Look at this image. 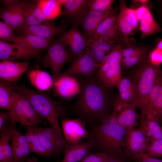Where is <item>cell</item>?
Masks as SVG:
<instances>
[{"label":"cell","instance_id":"cell-1","mask_svg":"<svg viewBox=\"0 0 162 162\" xmlns=\"http://www.w3.org/2000/svg\"><path fill=\"white\" fill-rule=\"evenodd\" d=\"M82 89L71 110L77 118L84 122L88 128L104 122L114 112L116 95L97 78L96 74L80 77Z\"/></svg>","mask_w":162,"mask_h":162},{"label":"cell","instance_id":"cell-2","mask_svg":"<svg viewBox=\"0 0 162 162\" xmlns=\"http://www.w3.org/2000/svg\"><path fill=\"white\" fill-rule=\"evenodd\" d=\"M89 138L93 142L90 150L117 158H125L124 148L126 129L119 125L105 122L88 128Z\"/></svg>","mask_w":162,"mask_h":162},{"label":"cell","instance_id":"cell-3","mask_svg":"<svg viewBox=\"0 0 162 162\" xmlns=\"http://www.w3.org/2000/svg\"><path fill=\"white\" fill-rule=\"evenodd\" d=\"M0 82L24 96L30 101L37 113L46 119L56 130L62 139L65 142L58 122L60 117L65 116L66 108L62 102L53 100L49 95L15 83L11 84L0 79Z\"/></svg>","mask_w":162,"mask_h":162},{"label":"cell","instance_id":"cell-4","mask_svg":"<svg viewBox=\"0 0 162 162\" xmlns=\"http://www.w3.org/2000/svg\"><path fill=\"white\" fill-rule=\"evenodd\" d=\"M148 56L133 68L128 75L132 78L135 84V97L133 103L140 110L141 117L144 113L150 93L162 74L160 66L152 64Z\"/></svg>","mask_w":162,"mask_h":162},{"label":"cell","instance_id":"cell-5","mask_svg":"<svg viewBox=\"0 0 162 162\" xmlns=\"http://www.w3.org/2000/svg\"><path fill=\"white\" fill-rule=\"evenodd\" d=\"M122 43L99 65L96 73L98 79L109 88H113L123 76L121 61Z\"/></svg>","mask_w":162,"mask_h":162},{"label":"cell","instance_id":"cell-6","mask_svg":"<svg viewBox=\"0 0 162 162\" xmlns=\"http://www.w3.org/2000/svg\"><path fill=\"white\" fill-rule=\"evenodd\" d=\"M66 46L58 38L53 39L47 48L45 55L38 58V61L44 67L50 68L53 76L58 75L64 65L67 62H72Z\"/></svg>","mask_w":162,"mask_h":162},{"label":"cell","instance_id":"cell-7","mask_svg":"<svg viewBox=\"0 0 162 162\" xmlns=\"http://www.w3.org/2000/svg\"><path fill=\"white\" fill-rule=\"evenodd\" d=\"M12 124L16 128V123L33 127L41 123L43 118L35 110L28 100L18 93L11 114Z\"/></svg>","mask_w":162,"mask_h":162},{"label":"cell","instance_id":"cell-8","mask_svg":"<svg viewBox=\"0 0 162 162\" xmlns=\"http://www.w3.org/2000/svg\"><path fill=\"white\" fill-rule=\"evenodd\" d=\"M150 141L138 128L126 129L124 148L125 158L136 160L145 153Z\"/></svg>","mask_w":162,"mask_h":162},{"label":"cell","instance_id":"cell-9","mask_svg":"<svg viewBox=\"0 0 162 162\" xmlns=\"http://www.w3.org/2000/svg\"><path fill=\"white\" fill-rule=\"evenodd\" d=\"M52 76L55 95L64 99L70 100L79 94L82 85L81 80L78 77L60 74Z\"/></svg>","mask_w":162,"mask_h":162},{"label":"cell","instance_id":"cell-10","mask_svg":"<svg viewBox=\"0 0 162 162\" xmlns=\"http://www.w3.org/2000/svg\"><path fill=\"white\" fill-rule=\"evenodd\" d=\"M38 136L42 146L52 155H58L64 152L66 142L60 137L52 126L42 128L32 127Z\"/></svg>","mask_w":162,"mask_h":162},{"label":"cell","instance_id":"cell-11","mask_svg":"<svg viewBox=\"0 0 162 162\" xmlns=\"http://www.w3.org/2000/svg\"><path fill=\"white\" fill-rule=\"evenodd\" d=\"M98 69L89 51L87 49L72 62V64L62 75L87 77L95 74Z\"/></svg>","mask_w":162,"mask_h":162},{"label":"cell","instance_id":"cell-12","mask_svg":"<svg viewBox=\"0 0 162 162\" xmlns=\"http://www.w3.org/2000/svg\"><path fill=\"white\" fill-rule=\"evenodd\" d=\"M148 119L162 124V74L157 80L150 93L140 123Z\"/></svg>","mask_w":162,"mask_h":162},{"label":"cell","instance_id":"cell-13","mask_svg":"<svg viewBox=\"0 0 162 162\" xmlns=\"http://www.w3.org/2000/svg\"><path fill=\"white\" fill-rule=\"evenodd\" d=\"M41 52L19 44H11L0 40V59L14 61L28 59L40 56Z\"/></svg>","mask_w":162,"mask_h":162},{"label":"cell","instance_id":"cell-14","mask_svg":"<svg viewBox=\"0 0 162 162\" xmlns=\"http://www.w3.org/2000/svg\"><path fill=\"white\" fill-rule=\"evenodd\" d=\"M136 106L133 103H127L120 100L116 95L114 111L117 114L119 125L127 129L135 128L139 124L141 116L136 111Z\"/></svg>","mask_w":162,"mask_h":162},{"label":"cell","instance_id":"cell-15","mask_svg":"<svg viewBox=\"0 0 162 162\" xmlns=\"http://www.w3.org/2000/svg\"><path fill=\"white\" fill-rule=\"evenodd\" d=\"M60 119L66 143L79 144L82 139H88V132L85 128V123L82 120L78 118Z\"/></svg>","mask_w":162,"mask_h":162},{"label":"cell","instance_id":"cell-16","mask_svg":"<svg viewBox=\"0 0 162 162\" xmlns=\"http://www.w3.org/2000/svg\"><path fill=\"white\" fill-rule=\"evenodd\" d=\"M58 38L69 46L68 50L71 57L72 62L87 47V39L77 28L74 26L60 35Z\"/></svg>","mask_w":162,"mask_h":162},{"label":"cell","instance_id":"cell-17","mask_svg":"<svg viewBox=\"0 0 162 162\" xmlns=\"http://www.w3.org/2000/svg\"><path fill=\"white\" fill-rule=\"evenodd\" d=\"M150 49L148 46H138L131 44L123 48L121 65L122 70L133 68L148 56Z\"/></svg>","mask_w":162,"mask_h":162},{"label":"cell","instance_id":"cell-18","mask_svg":"<svg viewBox=\"0 0 162 162\" xmlns=\"http://www.w3.org/2000/svg\"><path fill=\"white\" fill-rule=\"evenodd\" d=\"M118 45L112 44L101 38H91L87 40L86 49L90 52L98 68L100 64Z\"/></svg>","mask_w":162,"mask_h":162},{"label":"cell","instance_id":"cell-19","mask_svg":"<svg viewBox=\"0 0 162 162\" xmlns=\"http://www.w3.org/2000/svg\"><path fill=\"white\" fill-rule=\"evenodd\" d=\"M29 66L28 60L17 62L8 60L0 62V79L8 82L18 81Z\"/></svg>","mask_w":162,"mask_h":162},{"label":"cell","instance_id":"cell-20","mask_svg":"<svg viewBox=\"0 0 162 162\" xmlns=\"http://www.w3.org/2000/svg\"><path fill=\"white\" fill-rule=\"evenodd\" d=\"M64 23L56 26L48 21L43 24L22 28L20 32L21 35L30 34L46 38H52L55 36L60 35L65 32L67 25Z\"/></svg>","mask_w":162,"mask_h":162},{"label":"cell","instance_id":"cell-21","mask_svg":"<svg viewBox=\"0 0 162 162\" xmlns=\"http://www.w3.org/2000/svg\"><path fill=\"white\" fill-rule=\"evenodd\" d=\"M99 12L89 9L82 16L80 24L84 32V36L87 39L91 38L100 22L112 11Z\"/></svg>","mask_w":162,"mask_h":162},{"label":"cell","instance_id":"cell-22","mask_svg":"<svg viewBox=\"0 0 162 162\" xmlns=\"http://www.w3.org/2000/svg\"><path fill=\"white\" fill-rule=\"evenodd\" d=\"M11 147L14 160L16 162L24 161L31 153L27 139L25 136L11 125Z\"/></svg>","mask_w":162,"mask_h":162},{"label":"cell","instance_id":"cell-23","mask_svg":"<svg viewBox=\"0 0 162 162\" xmlns=\"http://www.w3.org/2000/svg\"><path fill=\"white\" fill-rule=\"evenodd\" d=\"M87 0H66L63 6V15L73 22L74 26L77 28L80 25L82 17L88 9Z\"/></svg>","mask_w":162,"mask_h":162},{"label":"cell","instance_id":"cell-24","mask_svg":"<svg viewBox=\"0 0 162 162\" xmlns=\"http://www.w3.org/2000/svg\"><path fill=\"white\" fill-rule=\"evenodd\" d=\"M117 22L123 36L122 44L123 48L130 44L129 36L134 32L132 22L129 14L128 8L124 0L120 1V10Z\"/></svg>","mask_w":162,"mask_h":162},{"label":"cell","instance_id":"cell-25","mask_svg":"<svg viewBox=\"0 0 162 162\" xmlns=\"http://www.w3.org/2000/svg\"><path fill=\"white\" fill-rule=\"evenodd\" d=\"M53 39L28 34L15 37L11 41L41 52L47 48Z\"/></svg>","mask_w":162,"mask_h":162},{"label":"cell","instance_id":"cell-26","mask_svg":"<svg viewBox=\"0 0 162 162\" xmlns=\"http://www.w3.org/2000/svg\"><path fill=\"white\" fill-rule=\"evenodd\" d=\"M136 16L139 22L141 39H144L155 33L161 32V28L155 20L148 7Z\"/></svg>","mask_w":162,"mask_h":162},{"label":"cell","instance_id":"cell-27","mask_svg":"<svg viewBox=\"0 0 162 162\" xmlns=\"http://www.w3.org/2000/svg\"><path fill=\"white\" fill-rule=\"evenodd\" d=\"M93 145L90 139L84 142L79 144L67 143L64 155L62 162H78L86 155Z\"/></svg>","mask_w":162,"mask_h":162},{"label":"cell","instance_id":"cell-28","mask_svg":"<svg viewBox=\"0 0 162 162\" xmlns=\"http://www.w3.org/2000/svg\"><path fill=\"white\" fill-rule=\"evenodd\" d=\"M11 125L10 124H4L0 130V162H9L14 160L10 145L12 136Z\"/></svg>","mask_w":162,"mask_h":162},{"label":"cell","instance_id":"cell-29","mask_svg":"<svg viewBox=\"0 0 162 162\" xmlns=\"http://www.w3.org/2000/svg\"><path fill=\"white\" fill-rule=\"evenodd\" d=\"M28 77L32 84L39 91H47L53 88V77L45 71L39 69L32 70L28 73Z\"/></svg>","mask_w":162,"mask_h":162},{"label":"cell","instance_id":"cell-30","mask_svg":"<svg viewBox=\"0 0 162 162\" xmlns=\"http://www.w3.org/2000/svg\"><path fill=\"white\" fill-rule=\"evenodd\" d=\"M48 21L38 7L37 1H28L25 9L21 28L40 24L42 22L45 23Z\"/></svg>","mask_w":162,"mask_h":162},{"label":"cell","instance_id":"cell-31","mask_svg":"<svg viewBox=\"0 0 162 162\" xmlns=\"http://www.w3.org/2000/svg\"><path fill=\"white\" fill-rule=\"evenodd\" d=\"M118 88L119 99L127 103H133L135 94L134 81L129 75L122 76L116 86Z\"/></svg>","mask_w":162,"mask_h":162},{"label":"cell","instance_id":"cell-32","mask_svg":"<svg viewBox=\"0 0 162 162\" xmlns=\"http://www.w3.org/2000/svg\"><path fill=\"white\" fill-rule=\"evenodd\" d=\"M36 1L38 7L46 20L53 19L62 14V6L57 0Z\"/></svg>","mask_w":162,"mask_h":162},{"label":"cell","instance_id":"cell-33","mask_svg":"<svg viewBox=\"0 0 162 162\" xmlns=\"http://www.w3.org/2000/svg\"><path fill=\"white\" fill-rule=\"evenodd\" d=\"M138 129L145 135L150 142L162 139V126L155 120L146 119L140 123Z\"/></svg>","mask_w":162,"mask_h":162},{"label":"cell","instance_id":"cell-34","mask_svg":"<svg viewBox=\"0 0 162 162\" xmlns=\"http://www.w3.org/2000/svg\"><path fill=\"white\" fill-rule=\"evenodd\" d=\"M18 92L3 83H0V108L12 114Z\"/></svg>","mask_w":162,"mask_h":162},{"label":"cell","instance_id":"cell-35","mask_svg":"<svg viewBox=\"0 0 162 162\" xmlns=\"http://www.w3.org/2000/svg\"><path fill=\"white\" fill-rule=\"evenodd\" d=\"M24 135L27 140L31 153H34L42 156L49 157L51 154L42 146L39 138L32 127H26Z\"/></svg>","mask_w":162,"mask_h":162},{"label":"cell","instance_id":"cell-36","mask_svg":"<svg viewBox=\"0 0 162 162\" xmlns=\"http://www.w3.org/2000/svg\"><path fill=\"white\" fill-rule=\"evenodd\" d=\"M118 11V8L113 9L111 13L99 24L91 38H101L114 26L117 23Z\"/></svg>","mask_w":162,"mask_h":162},{"label":"cell","instance_id":"cell-37","mask_svg":"<svg viewBox=\"0 0 162 162\" xmlns=\"http://www.w3.org/2000/svg\"><path fill=\"white\" fill-rule=\"evenodd\" d=\"M28 1L20 0L14 11L9 26L14 30L20 31L23 21L25 10Z\"/></svg>","mask_w":162,"mask_h":162},{"label":"cell","instance_id":"cell-38","mask_svg":"<svg viewBox=\"0 0 162 162\" xmlns=\"http://www.w3.org/2000/svg\"><path fill=\"white\" fill-rule=\"evenodd\" d=\"M113 0H87V5L92 10L106 12L113 9Z\"/></svg>","mask_w":162,"mask_h":162},{"label":"cell","instance_id":"cell-39","mask_svg":"<svg viewBox=\"0 0 162 162\" xmlns=\"http://www.w3.org/2000/svg\"><path fill=\"white\" fill-rule=\"evenodd\" d=\"M103 39L113 44L118 45L123 42V36L117 23L104 36Z\"/></svg>","mask_w":162,"mask_h":162},{"label":"cell","instance_id":"cell-40","mask_svg":"<svg viewBox=\"0 0 162 162\" xmlns=\"http://www.w3.org/2000/svg\"><path fill=\"white\" fill-rule=\"evenodd\" d=\"M145 154L152 157H162V139L150 142Z\"/></svg>","mask_w":162,"mask_h":162},{"label":"cell","instance_id":"cell-41","mask_svg":"<svg viewBox=\"0 0 162 162\" xmlns=\"http://www.w3.org/2000/svg\"><path fill=\"white\" fill-rule=\"evenodd\" d=\"M112 157L105 154L94 153L89 150L80 162H106Z\"/></svg>","mask_w":162,"mask_h":162},{"label":"cell","instance_id":"cell-42","mask_svg":"<svg viewBox=\"0 0 162 162\" xmlns=\"http://www.w3.org/2000/svg\"><path fill=\"white\" fill-rule=\"evenodd\" d=\"M13 28L8 24L0 21V39L5 41H11L15 38Z\"/></svg>","mask_w":162,"mask_h":162},{"label":"cell","instance_id":"cell-43","mask_svg":"<svg viewBox=\"0 0 162 162\" xmlns=\"http://www.w3.org/2000/svg\"><path fill=\"white\" fill-rule=\"evenodd\" d=\"M20 0L15 3L4 7L0 10V17L4 21V22L9 25L13 14Z\"/></svg>","mask_w":162,"mask_h":162},{"label":"cell","instance_id":"cell-44","mask_svg":"<svg viewBox=\"0 0 162 162\" xmlns=\"http://www.w3.org/2000/svg\"><path fill=\"white\" fill-rule=\"evenodd\" d=\"M148 57L152 64L160 66L162 63V50L155 47L150 50Z\"/></svg>","mask_w":162,"mask_h":162},{"label":"cell","instance_id":"cell-45","mask_svg":"<svg viewBox=\"0 0 162 162\" xmlns=\"http://www.w3.org/2000/svg\"><path fill=\"white\" fill-rule=\"evenodd\" d=\"M12 118L10 113L8 112L1 111L0 112V130L4 124H12Z\"/></svg>","mask_w":162,"mask_h":162},{"label":"cell","instance_id":"cell-46","mask_svg":"<svg viewBox=\"0 0 162 162\" xmlns=\"http://www.w3.org/2000/svg\"><path fill=\"white\" fill-rule=\"evenodd\" d=\"M128 11L132 22L134 32V31L139 30V22L137 18L134 9L132 7L128 8Z\"/></svg>","mask_w":162,"mask_h":162},{"label":"cell","instance_id":"cell-47","mask_svg":"<svg viewBox=\"0 0 162 162\" xmlns=\"http://www.w3.org/2000/svg\"><path fill=\"white\" fill-rule=\"evenodd\" d=\"M135 160L136 162H162V160L149 156L145 154Z\"/></svg>","mask_w":162,"mask_h":162},{"label":"cell","instance_id":"cell-48","mask_svg":"<svg viewBox=\"0 0 162 162\" xmlns=\"http://www.w3.org/2000/svg\"><path fill=\"white\" fill-rule=\"evenodd\" d=\"M104 122L111 124L119 125L117 114L114 111Z\"/></svg>","mask_w":162,"mask_h":162},{"label":"cell","instance_id":"cell-49","mask_svg":"<svg viewBox=\"0 0 162 162\" xmlns=\"http://www.w3.org/2000/svg\"><path fill=\"white\" fill-rule=\"evenodd\" d=\"M0 1L4 8L15 3L18 1V0H3Z\"/></svg>","mask_w":162,"mask_h":162},{"label":"cell","instance_id":"cell-50","mask_svg":"<svg viewBox=\"0 0 162 162\" xmlns=\"http://www.w3.org/2000/svg\"><path fill=\"white\" fill-rule=\"evenodd\" d=\"M125 158L112 157L106 162H127Z\"/></svg>","mask_w":162,"mask_h":162},{"label":"cell","instance_id":"cell-51","mask_svg":"<svg viewBox=\"0 0 162 162\" xmlns=\"http://www.w3.org/2000/svg\"><path fill=\"white\" fill-rule=\"evenodd\" d=\"M149 1L147 0H132V4L134 5H136V4H139L140 6L142 5H148L147 4Z\"/></svg>","mask_w":162,"mask_h":162},{"label":"cell","instance_id":"cell-52","mask_svg":"<svg viewBox=\"0 0 162 162\" xmlns=\"http://www.w3.org/2000/svg\"><path fill=\"white\" fill-rule=\"evenodd\" d=\"M155 47L159 49L162 50V39H161Z\"/></svg>","mask_w":162,"mask_h":162},{"label":"cell","instance_id":"cell-53","mask_svg":"<svg viewBox=\"0 0 162 162\" xmlns=\"http://www.w3.org/2000/svg\"><path fill=\"white\" fill-rule=\"evenodd\" d=\"M158 2H159L160 5V14L162 20V0L159 1Z\"/></svg>","mask_w":162,"mask_h":162},{"label":"cell","instance_id":"cell-54","mask_svg":"<svg viewBox=\"0 0 162 162\" xmlns=\"http://www.w3.org/2000/svg\"><path fill=\"white\" fill-rule=\"evenodd\" d=\"M9 162H16L14 160H11Z\"/></svg>","mask_w":162,"mask_h":162},{"label":"cell","instance_id":"cell-55","mask_svg":"<svg viewBox=\"0 0 162 162\" xmlns=\"http://www.w3.org/2000/svg\"><path fill=\"white\" fill-rule=\"evenodd\" d=\"M27 162H35L33 161H28Z\"/></svg>","mask_w":162,"mask_h":162},{"label":"cell","instance_id":"cell-56","mask_svg":"<svg viewBox=\"0 0 162 162\" xmlns=\"http://www.w3.org/2000/svg\"><path fill=\"white\" fill-rule=\"evenodd\" d=\"M161 158H162V157H161Z\"/></svg>","mask_w":162,"mask_h":162}]
</instances>
